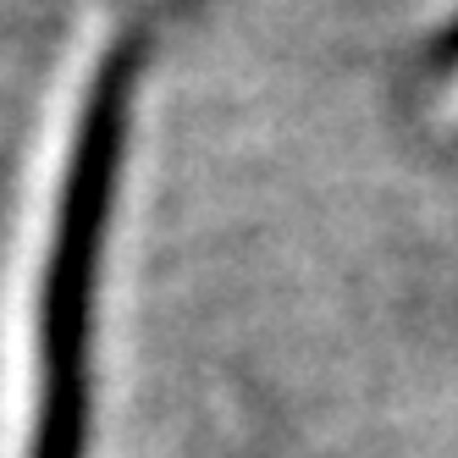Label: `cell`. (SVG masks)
Wrapping results in <instances>:
<instances>
[{
  "label": "cell",
  "mask_w": 458,
  "mask_h": 458,
  "mask_svg": "<svg viewBox=\"0 0 458 458\" xmlns=\"http://www.w3.org/2000/svg\"><path fill=\"white\" fill-rule=\"evenodd\" d=\"M139 67H144V45L116 39L106 61L94 67L78 122H72L50 259L39 282V381H34L28 458H89L94 310H100V266H106V233L116 210Z\"/></svg>",
  "instance_id": "1"
},
{
  "label": "cell",
  "mask_w": 458,
  "mask_h": 458,
  "mask_svg": "<svg viewBox=\"0 0 458 458\" xmlns=\"http://www.w3.org/2000/svg\"><path fill=\"white\" fill-rule=\"evenodd\" d=\"M425 67H431V78H453L458 72V22L431 45V61H425Z\"/></svg>",
  "instance_id": "2"
}]
</instances>
